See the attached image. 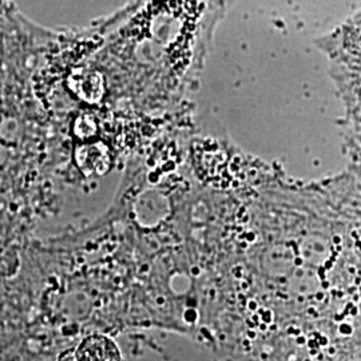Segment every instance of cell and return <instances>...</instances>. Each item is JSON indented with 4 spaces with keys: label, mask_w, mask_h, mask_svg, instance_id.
Masks as SVG:
<instances>
[{
    "label": "cell",
    "mask_w": 361,
    "mask_h": 361,
    "mask_svg": "<svg viewBox=\"0 0 361 361\" xmlns=\"http://www.w3.org/2000/svg\"><path fill=\"white\" fill-rule=\"evenodd\" d=\"M78 361H121L116 344L104 336H91L78 348Z\"/></svg>",
    "instance_id": "6da1fadb"
}]
</instances>
